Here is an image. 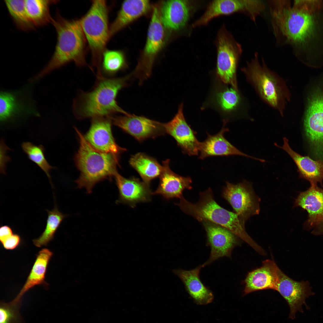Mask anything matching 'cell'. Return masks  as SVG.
<instances>
[{"instance_id": "obj_7", "label": "cell", "mask_w": 323, "mask_h": 323, "mask_svg": "<svg viewBox=\"0 0 323 323\" xmlns=\"http://www.w3.org/2000/svg\"><path fill=\"white\" fill-rule=\"evenodd\" d=\"M109 12L106 1L93 0L88 11L80 19L91 53V68H96L97 74L102 73V55L110 39Z\"/></svg>"}, {"instance_id": "obj_6", "label": "cell", "mask_w": 323, "mask_h": 323, "mask_svg": "<svg viewBox=\"0 0 323 323\" xmlns=\"http://www.w3.org/2000/svg\"><path fill=\"white\" fill-rule=\"evenodd\" d=\"M242 69L246 80L261 99L283 116L290 94L285 81L257 58Z\"/></svg>"}, {"instance_id": "obj_38", "label": "cell", "mask_w": 323, "mask_h": 323, "mask_svg": "<svg viewBox=\"0 0 323 323\" xmlns=\"http://www.w3.org/2000/svg\"><path fill=\"white\" fill-rule=\"evenodd\" d=\"M21 239L17 234H13L8 238L2 244L4 248L7 250H13L20 244Z\"/></svg>"}, {"instance_id": "obj_23", "label": "cell", "mask_w": 323, "mask_h": 323, "mask_svg": "<svg viewBox=\"0 0 323 323\" xmlns=\"http://www.w3.org/2000/svg\"><path fill=\"white\" fill-rule=\"evenodd\" d=\"M310 185L306 191L299 192L293 205V207H299L307 212V219L304 225L306 230L313 229L323 212V189L317 185Z\"/></svg>"}, {"instance_id": "obj_8", "label": "cell", "mask_w": 323, "mask_h": 323, "mask_svg": "<svg viewBox=\"0 0 323 323\" xmlns=\"http://www.w3.org/2000/svg\"><path fill=\"white\" fill-rule=\"evenodd\" d=\"M304 126L313 153L316 158L323 159V88L322 87L315 88L308 97Z\"/></svg>"}, {"instance_id": "obj_2", "label": "cell", "mask_w": 323, "mask_h": 323, "mask_svg": "<svg viewBox=\"0 0 323 323\" xmlns=\"http://www.w3.org/2000/svg\"><path fill=\"white\" fill-rule=\"evenodd\" d=\"M51 23L57 34L54 51L45 66L32 78L33 82L71 62L79 67L87 65V42L80 19H67L58 13Z\"/></svg>"}, {"instance_id": "obj_39", "label": "cell", "mask_w": 323, "mask_h": 323, "mask_svg": "<svg viewBox=\"0 0 323 323\" xmlns=\"http://www.w3.org/2000/svg\"><path fill=\"white\" fill-rule=\"evenodd\" d=\"M311 233L316 235H323V212L314 225Z\"/></svg>"}, {"instance_id": "obj_13", "label": "cell", "mask_w": 323, "mask_h": 323, "mask_svg": "<svg viewBox=\"0 0 323 323\" xmlns=\"http://www.w3.org/2000/svg\"><path fill=\"white\" fill-rule=\"evenodd\" d=\"M276 290L288 303L290 308L289 318L294 319L298 312H303V306L309 309L306 299L315 294L307 281H295L285 275L278 268Z\"/></svg>"}, {"instance_id": "obj_31", "label": "cell", "mask_w": 323, "mask_h": 323, "mask_svg": "<svg viewBox=\"0 0 323 323\" xmlns=\"http://www.w3.org/2000/svg\"><path fill=\"white\" fill-rule=\"evenodd\" d=\"M46 211L48 215L45 229L39 237L33 240V244L38 247L46 246L53 239L61 223L67 217L58 210L56 205L52 210H47Z\"/></svg>"}, {"instance_id": "obj_40", "label": "cell", "mask_w": 323, "mask_h": 323, "mask_svg": "<svg viewBox=\"0 0 323 323\" xmlns=\"http://www.w3.org/2000/svg\"><path fill=\"white\" fill-rule=\"evenodd\" d=\"M11 228L7 225L1 226L0 228V240L2 244L9 237L13 234Z\"/></svg>"}, {"instance_id": "obj_18", "label": "cell", "mask_w": 323, "mask_h": 323, "mask_svg": "<svg viewBox=\"0 0 323 323\" xmlns=\"http://www.w3.org/2000/svg\"><path fill=\"white\" fill-rule=\"evenodd\" d=\"M114 177L119 192L117 203L126 204L134 208L138 203L150 201L153 194L150 185L135 177L126 178L118 172Z\"/></svg>"}, {"instance_id": "obj_28", "label": "cell", "mask_w": 323, "mask_h": 323, "mask_svg": "<svg viewBox=\"0 0 323 323\" xmlns=\"http://www.w3.org/2000/svg\"><path fill=\"white\" fill-rule=\"evenodd\" d=\"M129 163L138 173L143 181L150 185L151 181L159 177L163 171L162 165L154 159L142 153L132 156Z\"/></svg>"}, {"instance_id": "obj_27", "label": "cell", "mask_w": 323, "mask_h": 323, "mask_svg": "<svg viewBox=\"0 0 323 323\" xmlns=\"http://www.w3.org/2000/svg\"><path fill=\"white\" fill-rule=\"evenodd\" d=\"M214 89L211 99L213 105L225 116L231 115L241 103V98L238 89L222 85Z\"/></svg>"}, {"instance_id": "obj_36", "label": "cell", "mask_w": 323, "mask_h": 323, "mask_svg": "<svg viewBox=\"0 0 323 323\" xmlns=\"http://www.w3.org/2000/svg\"><path fill=\"white\" fill-rule=\"evenodd\" d=\"M19 304L12 301L1 302L0 305V323H23L19 311Z\"/></svg>"}, {"instance_id": "obj_33", "label": "cell", "mask_w": 323, "mask_h": 323, "mask_svg": "<svg viewBox=\"0 0 323 323\" xmlns=\"http://www.w3.org/2000/svg\"><path fill=\"white\" fill-rule=\"evenodd\" d=\"M4 2L10 17L18 28L28 31L35 28L27 14L25 0H6Z\"/></svg>"}, {"instance_id": "obj_11", "label": "cell", "mask_w": 323, "mask_h": 323, "mask_svg": "<svg viewBox=\"0 0 323 323\" xmlns=\"http://www.w3.org/2000/svg\"><path fill=\"white\" fill-rule=\"evenodd\" d=\"M264 3L260 0H217L211 1L204 14L193 24V27L205 25L214 17L235 12L246 13L255 20L263 10Z\"/></svg>"}, {"instance_id": "obj_16", "label": "cell", "mask_w": 323, "mask_h": 323, "mask_svg": "<svg viewBox=\"0 0 323 323\" xmlns=\"http://www.w3.org/2000/svg\"><path fill=\"white\" fill-rule=\"evenodd\" d=\"M112 122L108 117L92 118L90 128L84 137L95 149L118 156L125 150L118 145L115 140L112 132Z\"/></svg>"}, {"instance_id": "obj_9", "label": "cell", "mask_w": 323, "mask_h": 323, "mask_svg": "<svg viewBox=\"0 0 323 323\" xmlns=\"http://www.w3.org/2000/svg\"><path fill=\"white\" fill-rule=\"evenodd\" d=\"M222 196L233 208L244 226L246 222L260 211V199L255 193L251 183L244 180L233 184L226 182Z\"/></svg>"}, {"instance_id": "obj_19", "label": "cell", "mask_w": 323, "mask_h": 323, "mask_svg": "<svg viewBox=\"0 0 323 323\" xmlns=\"http://www.w3.org/2000/svg\"><path fill=\"white\" fill-rule=\"evenodd\" d=\"M283 140L282 146L276 143L275 145L284 150L291 158L297 167L299 177L308 181L310 185L319 183L323 187V160H314L309 156H303L291 148L287 138H284Z\"/></svg>"}, {"instance_id": "obj_20", "label": "cell", "mask_w": 323, "mask_h": 323, "mask_svg": "<svg viewBox=\"0 0 323 323\" xmlns=\"http://www.w3.org/2000/svg\"><path fill=\"white\" fill-rule=\"evenodd\" d=\"M169 162L168 159L163 162L159 185L152 194L160 195L167 199H180L185 190L192 189V180L189 177L182 176L173 172L170 167Z\"/></svg>"}, {"instance_id": "obj_30", "label": "cell", "mask_w": 323, "mask_h": 323, "mask_svg": "<svg viewBox=\"0 0 323 323\" xmlns=\"http://www.w3.org/2000/svg\"><path fill=\"white\" fill-rule=\"evenodd\" d=\"M58 1L54 0H25L27 14L35 27L51 23L53 18L50 14V7Z\"/></svg>"}, {"instance_id": "obj_21", "label": "cell", "mask_w": 323, "mask_h": 323, "mask_svg": "<svg viewBox=\"0 0 323 323\" xmlns=\"http://www.w3.org/2000/svg\"><path fill=\"white\" fill-rule=\"evenodd\" d=\"M278 267L275 262L266 260L261 266L248 273L244 282V295L255 291L266 289L276 290L278 282Z\"/></svg>"}, {"instance_id": "obj_26", "label": "cell", "mask_w": 323, "mask_h": 323, "mask_svg": "<svg viewBox=\"0 0 323 323\" xmlns=\"http://www.w3.org/2000/svg\"><path fill=\"white\" fill-rule=\"evenodd\" d=\"M53 255L49 249L44 248L37 255L31 270L23 286L16 296L12 301L20 304L25 294L35 286L43 284L48 266Z\"/></svg>"}, {"instance_id": "obj_34", "label": "cell", "mask_w": 323, "mask_h": 323, "mask_svg": "<svg viewBox=\"0 0 323 323\" xmlns=\"http://www.w3.org/2000/svg\"><path fill=\"white\" fill-rule=\"evenodd\" d=\"M126 64L124 55L120 51L106 49L103 54L101 71L107 76H112L124 69Z\"/></svg>"}, {"instance_id": "obj_5", "label": "cell", "mask_w": 323, "mask_h": 323, "mask_svg": "<svg viewBox=\"0 0 323 323\" xmlns=\"http://www.w3.org/2000/svg\"><path fill=\"white\" fill-rule=\"evenodd\" d=\"M80 146L75 160L80 174L75 182L80 188L90 194L97 183L114 177L118 173V156L99 151L93 147L77 128Z\"/></svg>"}, {"instance_id": "obj_35", "label": "cell", "mask_w": 323, "mask_h": 323, "mask_svg": "<svg viewBox=\"0 0 323 323\" xmlns=\"http://www.w3.org/2000/svg\"><path fill=\"white\" fill-rule=\"evenodd\" d=\"M21 147L29 159L35 163L46 173L52 185L50 172L55 167L51 166L46 160L44 146L40 144L36 145L31 142L27 141L23 142Z\"/></svg>"}, {"instance_id": "obj_29", "label": "cell", "mask_w": 323, "mask_h": 323, "mask_svg": "<svg viewBox=\"0 0 323 323\" xmlns=\"http://www.w3.org/2000/svg\"><path fill=\"white\" fill-rule=\"evenodd\" d=\"M164 27L159 10L155 7L148 28L145 48V52L148 56L154 55L162 48L164 42Z\"/></svg>"}, {"instance_id": "obj_15", "label": "cell", "mask_w": 323, "mask_h": 323, "mask_svg": "<svg viewBox=\"0 0 323 323\" xmlns=\"http://www.w3.org/2000/svg\"><path fill=\"white\" fill-rule=\"evenodd\" d=\"M183 105L179 106L178 111L170 121L163 124L165 133L175 140L182 152L189 156L198 155L200 142L196 133L187 123L183 113Z\"/></svg>"}, {"instance_id": "obj_32", "label": "cell", "mask_w": 323, "mask_h": 323, "mask_svg": "<svg viewBox=\"0 0 323 323\" xmlns=\"http://www.w3.org/2000/svg\"><path fill=\"white\" fill-rule=\"evenodd\" d=\"M16 93L8 91L1 92L0 95V120L6 122L22 112L24 105Z\"/></svg>"}, {"instance_id": "obj_37", "label": "cell", "mask_w": 323, "mask_h": 323, "mask_svg": "<svg viewBox=\"0 0 323 323\" xmlns=\"http://www.w3.org/2000/svg\"><path fill=\"white\" fill-rule=\"evenodd\" d=\"M10 150L3 139H1L0 142V170L1 173L4 174L5 173V168L7 163L10 160V158L6 154L7 151Z\"/></svg>"}, {"instance_id": "obj_22", "label": "cell", "mask_w": 323, "mask_h": 323, "mask_svg": "<svg viewBox=\"0 0 323 323\" xmlns=\"http://www.w3.org/2000/svg\"><path fill=\"white\" fill-rule=\"evenodd\" d=\"M202 268V264L191 270L179 269L172 271L182 281L187 292L194 302L199 305L210 304L214 298L212 292L204 285L200 279L199 273Z\"/></svg>"}, {"instance_id": "obj_3", "label": "cell", "mask_w": 323, "mask_h": 323, "mask_svg": "<svg viewBox=\"0 0 323 323\" xmlns=\"http://www.w3.org/2000/svg\"><path fill=\"white\" fill-rule=\"evenodd\" d=\"M131 74L116 78L97 77L95 85L88 92L80 91L72 106L78 119L108 117L117 113L129 114L120 107L116 101L119 91L127 84Z\"/></svg>"}, {"instance_id": "obj_14", "label": "cell", "mask_w": 323, "mask_h": 323, "mask_svg": "<svg viewBox=\"0 0 323 323\" xmlns=\"http://www.w3.org/2000/svg\"><path fill=\"white\" fill-rule=\"evenodd\" d=\"M109 117L115 125L139 141L165 133L163 124L144 116L129 114Z\"/></svg>"}, {"instance_id": "obj_12", "label": "cell", "mask_w": 323, "mask_h": 323, "mask_svg": "<svg viewBox=\"0 0 323 323\" xmlns=\"http://www.w3.org/2000/svg\"><path fill=\"white\" fill-rule=\"evenodd\" d=\"M206 231V245L210 246V257L203 267L224 257L231 258L233 250L239 244L238 237L227 229L207 220L201 222Z\"/></svg>"}, {"instance_id": "obj_25", "label": "cell", "mask_w": 323, "mask_h": 323, "mask_svg": "<svg viewBox=\"0 0 323 323\" xmlns=\"http://www.w3.org/2000/svg\"><path fill=\"white\" fill-rule=\"evenodd\" d=\"M148 0L124 1L117 15L109 26L110 39L135 20L145 13L150 8Z\"/></svg>"}, {"instance_id": "obj_24", "label": "cell", "mask_w": 323, "mask_h": 323, "mask_svg": "<svg viewBox=\"0 0 323 323\" xmlns=\"http://www.w3.org/2000/svg\"><path fill=\"white\" fill-rule=\"evenodd\" d=\"M192 7L191 3L188 0H171L163 2L160 13L164 27L172 31L182 28L189 19Z\"/></svg>"}, {"instance_id": "obj_4", "label": "cell", "mask_w": 323, "mask_h": 323, "mask_svg": "<svg viewBox=\"0 0 323 323\" xmlns=\"http://www.w3.org/2000/svg\"><path fill=\"white\" fill-rule=\"evenodd\" d=\"M199 196V201L196 203L188 201L183 196L176 205L185 213L198 221L207 220L226 228L258 252L262 251V248L246 232L237 215L217 203L211 188L200 192Z\"/></svg>"}, {"instance_id": "obj_17", "label": "cell", "mask_w": 323, "mask_h": 323, "mask_svg": "<svg viewBox=\"0 0 323 323\" xmlns=\"http://www.w3.org/2000/svg\"><path fill=\"white\" fill-rule=\"evenodd\" d=\"M223 127L217 133L211 135L207 134V137L203 141L199 143V158L203 160L205 158L214 156H238L250 158L261 162H265L264 159L249 155L241 152L233 145L224 137V134L229 131L225 127L227 122H223Z\"/></svg>"}, {"instance_id": "obj_1", "label": "cell", "mask_w": 323, "mask_h": 323, "mask_svg": "<svg viewBox=\"0 0 323 323\" xmlns=\"http://www.w3.org/2000/svg\"><path fill=\"white\" fill-rule=\"evenodd\" d=\"M271 13L275 30L297 50L304 63L323 56L322 0H295L292 6L288 1H280Z\"/></svg>"}, {"instance_id": "obj_10", "label": "cell", "mask_w": 323, "mask_h": 323, "mask_svg": "<svg viewBox=\"0 0 323 323\" xmlns=\"http://www.w3.org/2000/svg\"><path fill=\"white\" fill-rule=\"evenodd\" d=\"M217 41V74L224 83L238 89L236 71L240 48L225 29L219 32Z\"/></svg>"}]
</instances>
